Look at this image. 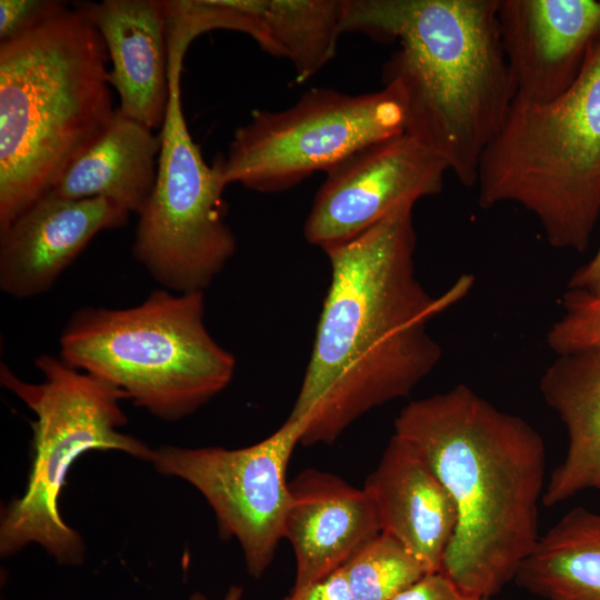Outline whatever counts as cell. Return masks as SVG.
<instances>
[{
	"instance_id": "6da1fadb",
	"label": "cell",
	"mask_w": 600,
	"mask_h": 600,
	"mask_svg": "<svg viewBox=\"0 0 600 600\" xmlns=\"http://www.w3.org/2000/svg\"><path fill=\"white\" fill-rule=\"evenodd\" d=\"M413 206L324 251L330 283L291 418H304L301 443L329 444L356 420L409 396L442 357L430 321L473 286L462 274L431 296L416 273Z\"/></svg>"
},
{
	"instance_id": "7a4b0ae2",
	"label": "cell",
	"mask_w": 600,
	"mask_h": 600,
	"mask_svg": "<svg viewBox=\"0 0 600 600\" xmlns=\"http://www.w3.org/2000/svg\"><path fill=\"white\" fill-rule=\"evenodd\" d=\"M394 433L424 456L457 509L440 572L464 593L490 600L540 538L541 434L463 383L408 403Z\"/></svg>"
},
{
	"instance_id": "3957f363",
	"label": "cell",
	"mask_w": 600,
	"mask_h": 600,
	"mask_svg": "<svg viewBox=\"0 0 600 600\" xmlns=\"http://www.w3.org/2000/svg\"><path fill=\"white\" fill-rule=\"evenodd\" d=\"M498 10L499 0H343L342 32L398 44L382 80L401 94L404 132L464 187L516 97Z\"/></svg>"
},
{
	"instance_id": "277c9868",
	"label": "cell",
	"mask_w": 600,
	"mask_h": 600,
	"mask_svg": "<svg viewBox=\"0 0 600 600\" xmlns=\"http://www.w3.org/2000/svg\"><path fill=\"white\" fill-rule=\"evenodd\" d=\"M108 60L77 4L0 42V231L51 192L113 120Z\"/></svg>"
},
{
	"instance_id": "5b68a950",
	"label": "cell",
	"mask_w": 600,
	"mask_h": 600,
	"mask_svg": "<svg viewBox=\"0 0 600 600\" xmlns=\"http://www.w3.org/2000/svg\"><path fill=\"white\" fill-rule=\"evenodd\" d=\"M476 186L482 209L513 202L533 214L552 248H588L600 216V42L558 98L514 97Z\"/></svg>"
},
{
	"instance_id": "8992f818",
	"label": "cell",
	"mask_w": 600,
	"mask_h": 600,
	"mask_svg": "<svg viewBox=\"0 0 600 600\" xmlns=\"http://www.w3.org/2000/svg\"><path fill=\"white\" fill-rule=\"evenodd\" d=\"M59 351L72 368L168 421L193 413L226 389L237 364L207 329L204 292L164 288L132 307L79 308L61 331Z\"/></svg>"
},
{
	"instance_id": "52a82bcc",
	"label": "cell",
	"mask_w": 600,
	"mask_h": 600,
	"mask_svg": "<svg viewBox=\"0 0 600 600\" xmlns=\"http://www.w3.org/2000/svg\"><path fill=\"white\" fill-rule=\"evenodd\" d=\"M34 364L40 383L19 378L0 364V383L34 414L31 421V467L23 494L2 511L0 553L9 557L38 543L58 562L78 564L84 546L61 518L59 498L73 462L91 450H117L152 461L153 450L120 431L127 423L114 386L66 363L59 356L41 354Z\"/></svg>"
},
{
	"instance_id": "ba28073f",
	"label": "cell",
	"mask_w": 600,
	"mask_h": 600,
	"mask_svg": "<svg viewBox=\"0 0 600 600\" xmlns=\"http://www.w3.org/2000/svg\"><path fill=\"white\" fill-rule=\"evenodd\" d=\"M183 60L169 59L170 98L153 190L141 211L132 254L162 288L204 292L237 249L224 220L228 186L217 158L204 161L182 110Z\"/></svg>"
},
{
	"instance_id": "9c48e42d",
	"label": "cell",
	"mask_w": 600,
	"mask_h": 600,
	"mask_svg": "<svg viewBox=\"0 0 600 600\" xmlns=\"http://www.w3.org/2000/svg\"><path fill=\"white\" fill-rule=\"evenodd\" d=\"M404 131L406 109L394 87L359 94L314 88L287 109L253 111L218 159L227 184L278 192Z\"/></svg>"
},
{
	"instance_id": "30bf717a",
	"label": "cell",
	"mask_w": 600,
	"mask_h": 600,
	"mask_svg": "<svg viewBox=\"0 0 600 600\" xmlns=\"http://www.w3.org/2000/svg\"><path fill=\"white\" fill-rule=\"evenodd\" d=\"M307 428L291 418L266 439L240 449L161 446L157 471L193 486L214 511L219 530L241 546L248 572L259 578L273 560L290 504L287 468Z\"/></svg>"
},
{
	"instance_id": "8fae6325",
	"label": "cell",
	"mask_w": 600,
	"mask_h": 600,
	"mask_svg": "<svg viewBox=\"0 0 600 600\" xmlns=\"http://www.w3.org/2000/svg\"><path fill=\"white\" fill-rule=\"evenodd\" d=\"M446 161L403 132L374 142L327 172L304 223L323 251L342 244L403 206L443 189Z\"/></svg>"
},
{
	"instance_id": "7c38bea8",
	"label": "cell",
	"mask_w": 600,
	"mask_h": 600,
	"mask_svg": "<svg viewBox=\"0 0 600 600\" xmlns=\"http://www.w3.org/2000/svg\"><path fill=\"white\" fill-rule=\"evenodd\" d=\"M516 96L548 102L567 91L600 42V0H499Z\"/></svg>"
},
{
	"instance_id": "4fadbf2b",
	"label": "cell",
	"mask_w": 600,
	"mask_h": 600,
	"mask_svg": "<svg viewBox=\"0 0 600 600\" xmlns=\"http://www.w3.org/2000/svg\"><path fill=\"white\" fill-rule=\"evenodd\" d=\"M131 213L106 198L46 194L0 231V289L14 299L51 290L101 231L123 227Z\"/></svg>"
},
{
	"instance_id": "5bb4252c",
	"label": "cell",
	"mask_w": 600,
	"mask_h": 600,
	"mask_svg": "<svg viewBox=\"0 0 600 600\" xmlns=\"http://www.w3.org/2000/svg\"><path fill=\"white\" fill-rule=\"evenodd\" d=\"M283 539L296 557L292 589L342 568L381 533L374 504L364 490L320 470L307 469L290 483Z\"/></svg>"
},
{
	"instance_id": "9a60e30c",
	"label": "cell",
	"mask_w": 600,
	"mask_h": 600,
	"mask_svg": "<svg viewBox=\"0 0 600 600\" xmlns=\"http://www.w3.org/2000/svg\"><path fill=\"white\" fill-rule=\"evenodd\" d=\"M101 34L118 111L161 131L168 112L169 52L162 0H103L77 4Z\"/></svg>"
},
{
	"instance_id": "2e32d148",
	"label": "cell",
	"mask_w": 600,
	"mask_h": 600,
	"mask_svg": "<svg viewBox=\"0 0 600 600\" xmlns=\"http://www.w3.org/2000/svg\"><path fill=\"white\" fill-rule=\"evenodd\" d=\"M363 488L381 532L399 541L428 573L439 572L456 530L457 509L419 449L393 433Z\"/></svg>"
},
{
	"instance_id": "e0dca14e",
	"label": "cell",
	"mask_w": 600,
	"mask_h": 600,
	"mask_svg": "<svg viewBox=\"0 0 600 600\" xmlns=\"http://www.w3.org/2000/svg\"><path fill=\"white\" fill-rule=\"evenodd\" d=\"M539 389L568 436L566 456L543 490L541 503L549 508L584 490L600 491V352L557 356Z\"/></svg>"
},
{
	"instance_id": "ac0fdd59",
	"label": "cell",
	"mask_w": 600,
	"mask_h": 600,
	"mask_svg": "<svg viewBox=\"0 0 600 600\" xmlns=\"http://www.w3.org/2000/svg\"><path fill=\"white\" fill-rule=\"evenodd\" d=\"M121 114L63 173L51 194L71 200L106 198L136 216L157 179L161 133Z\"/></svg>"
},
{
	"instance_id": "d6986e66",
	"label": "cell",
	"mask_w": 600,
	"mask_h": 600,
	"mask_svg": "<svg viewBox=\"0 0 600 600\" xmlns=\"http://www.w3.org/2000/svg\"><path fill=\"white\" fill-rule=\"evenodd\" d=\"M516 582L546 600H600V513L573 508L539 538Z\"/></svg>"
},
{
	"instance_id": "ffe728a7",
	"label": "cell",
	"mask_w": 600,
	"mask_h": 600,
	"mask_svg": "<svg viewBox=\"0 0 600 600\" xmlns=\"http://www.w3.org/2000/svg\"><path fill=\"white\" fill-rule=\"evenodd\" d=\"M262 18L266 51L287 58L301 83L336 56L343 0H263Z\"/></svg>"
},
{
	"instance_id": "44dd1931",
	"label": "cell",
	"mask_w": 600,
	"mask_h": 600,
	"mask_svg": "<svg viewBox=\"0 0 600 600\" xmlns=\"http://www.w3.org/2000/svg\"><path fill=\"white\" fill-rule=\"evenodd\" d=\"M169 54L184 58L200 34L226 29L250 36L267 49L263 0H162Z\"/></svg>"
},
{
	"instance_id": "7402d4cb",
	"label": "cell",
	"mask_w": 600,
	"mask_h": 600,
	"mask_svg": "<svg viewBox=\"0 0 600 600\" xmlns=\"http://www.w3.org/2000/svg\"><path fill=\"white\" fill-rule=\"evenodd\" d=\"M342 568L352 600H392L429 574L410 551L383 532Z\"/></svg>"
},
{
	"instance_id": "603a6c76",
	"label": "cell",
	"mask_w": 600,
	"mask_h": 600,
	"mask_svg": "<svg viewBox=\"0 0 600 600\" xmlns=\"http://www.w3.org/2000/svg\"><path fill=\"white\" fill-rule=\"evenodd\" d=\"M562 313L547 333V344L557 354L593 350L600 352V297L567 289Z\"/></svg>"
},
{
	"instance_id": "cb8c5ba5",
	"label": "cell",
	"mask_w": 600,
	"mask_h": 600,
	"mask_svg": "<svg viewBox=\"0 0 600 600\" xmlns=\"http://www.w3.org/2000/svg\"><path fill=\"white\" fill-rule=\"evenodd\" d=\"M67 6L59 0H0V42L26 34Z\"/></svg>"
},
{
	"instance_id": "d4e9b609",
	"label": "cell",
	"mask_w": 600,
	"mask_h": 600,
	"mask_svg": "<svg viewBox=\"0 0 600 600\" xmlns=\"http://www.w3.org/2000/svg\"><path fill=\"white\" fill-rule=\"evenodd\" d=\"M392 600H488L461 591L442 572L429 573L403 590Z\"/></svg>"
},
{
	"instance_id": "484cf974",
	"label": "cell",
	"mask_w": 600,
	"mask_h": 600,
	"mask_svg": "<svg viewBox=\"0 0 600 600\" xmlns=\"http://www.w3.org/2000/svg\"><path fill=\"white\" fill-rule=\"evenodd\" d=\"M283 600H352L343 568L300 589H291Z\"/></svg>"
},
{
	"instance_id": "4316f807",
	"label": "cell",
	"mask_w": 600,
	"mask_h": 600,
	"mask_svg": "<svg viewBox=\"0 0 600 600\" xmlns=\"http://www.w3.org/2000/svg\"><path fill=\"white\" fill-rule=\"evenodd\" d=\"M568 289L600 297V246L596 254L573 272L568 282Z\"/></svg>"
},
{
	"instance_id": "83f0119b",
	"label": "cell",
	"mask_w": 600,
	"mask_h": 600,
	"mask_svg": "<svg viewBox=\"0 0 600 600\" xmlns=\"http://www.w3.org/2000/svg\"><path fill=\"white\" fill-rule=\"evenodd\" d=\"M242 588L232 586L221 600H241ZM190 600H207L201 593H194L190 597Z\"/></svg>"
}]
</instances>
